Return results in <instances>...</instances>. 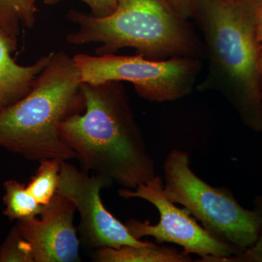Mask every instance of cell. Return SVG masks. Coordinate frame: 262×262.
<instances>
[{"mask_svg":"<svg viewBox=\"0 0 262 262\" xmlns=\"http://www.w3.org/2000/svg\"><path fill=\"white\" fill-rule=\"evenodd\" d=\"M207 61L196 85L215 91L236 110L245 126L262 132L261 43L256 33L258 0H194Z\"/></svg>","mask_w":262,"mask_h":262,"instance_id":"1","label":"cell"},{"mask_svg":"<svg viewBox=\"0 0 262 262\" xmlns=\"http://www.w3.org/2000/svg\"><path fill=\"white\" fill-rule=\"evenodd\" d=\"M85 108L62 122L60 134L82 169L125 189L155 177V165L121 82H82Z\"/></svg>","mask_w":262,"mask_h":262,"instance_id":"2","label":"cell"},{"mask_svg":"<svg viewBox=\"0 0 262 262\" xmlns=\"http://www.w3.org/2000/svg\"><path fill=\"white\" fill-rule=\"evenodd\" d=\"M85 101L73 57L51 52V59L21 99L0 113V146L32 161L77 159L62 139V122L83 113Z\"/></svg>","mask_w":262,"mask_h":262,"instance_id":"3","label":"cell"},{"mask_svg":"<svg viewBox=\"0 0 262 262\" xmlns=\"http://www.w3.org/2000/svg\"><path fill=\"white\" fill-rule=\"evenodd\" d=\"M67 18L77 27L67 34V43H99L97 56L131 48L136 54L152 61L177 57L203 61L205 58L201 38L166 0H117L116 9L106 16L72 9Z\"/></svg>","mask_w":262,"mask_h":262,"instance_id":"4","label":"cell"},{"mask_svg":"<svg viewBox=\"0 0 262 262\" xmlns=\"http://www.w3.org/2000/svg\"><path fill=\"white\" fill-rule=\"evenodd\" d=\"M163 172L166 198L187 208L207 232L242 251L255 244L260 223L256 212L241 206L228 188L202 180L191 169L187 151L172 149Z\"/></svg>","mask_w":262,"mask_h":262,"instance_id":"5","label":"cell"},{"mask_svg":"<svg viewBox=\"0 0 262 262\" xmlns=\"http://www.w3.org/2000/svg\"><path fill=\"white\" fill-rule=\"evenodd\" d=\"M81 80L97 85L110 82H130L140 97L149 102L174 101L192 92L203 67L202 60L177 57L164 61L141 55L73 56Z\"/></svg>","mask_w":262,"mask_h":262,"instance_id":"6","label":"cell"},{"mask_svg":"<svg viewBox=\"0 0 262 262\" xmlns=\"http://www.w3.org/2000/svg\"><path fill=\"white\" fill-rule=\"evenodd\" d=\"M118 193L124 199L140 198L149 202L159 212L160 221L156 225H151L149 220L141 222L129 219L126 221L125 225L136 239L149 236L159 245L165 243L178 245L184 253L198 255L201 257L196 260L198 262H216L242 252L239 248L207 232L187 208H179L169 201L160 176H155L134 190L121 188Z\"/></svg>","mask_w":262,"mask_h":262,"instance_id":"7","label":"cell"},{"mask_svg":"<svg viewBox=\"0 0 262 262\" xmlns=\"http://www.w3.org/2000/svg\"><path fill=\"white\" fill-rule=\"evenodd\" d=\"M113 184L101 176L90 174L67 161L62 162L57 193L68 198L78 211L81 244L89 250L149 244L148 241L133 237L125 224L103 204L101 191Z\"/></svg>","mask_w":262,"mask_h":262,"instance_id":"8","label":"cell"},{"mask_svg":"<svg viewBox=\"0 0 262 262\" xmlns=\"http://www.w3.org/2000/svg\"><path fill=\"white\" fill-rule=\"evenodd\" d=\"M75 205L56 193L42 214L17 221L16 227L32 248L34 262L80 261V241L74 226Z\"/></svg>","mask_w":262,"mask_h":262,"instance_id":"9","label":"cell"},{"mask_svg":"<svg viewBox=\"0 0 262 262\" xmlns=\"http://www.w3.org/2000/svg\"><path fill=\"white\" fill-rule=\"evenodd\" d=\"M18 42L0 31V113L24 97L51 59V53L30 65H20L12 57Z\"/></svg>","mask_w":262,"mask_h":262,"instance_id":"10","label":"cell"},{"mask_svg":"<svg viewBox=\"0 0 262 262\" xmlns=\"http://www.w3.org/2000/svg\"><path fill=\"white\" fill-rule=\"evenodd\" d=\"M93 259L98 262H192L190 255L177 248L149 242L146 246L103 247L95 250Z\"/></svg>","mask_w":262,"mask_h":262,"instance_id":"11","label":"cell"},{"mask_svg":"<svg viewBox=\"0 0 262 262\" xmlns=\"http://www.w3.org/2000/svg\"><path fill=\"white\" fill-rule=\"evenodd\" d=\"M37 0H0V31L18 42L20 28L32 29L37 20Z\"/></svg>","mask_w":262,"mask_h":262,"instance_id":"12","label":"cell"},{"mask_svg":"<svg viewBox=\"0 0 262 262\" xmlns=\"http://www.w3.org/2000/svg\"><path fill=\"white\" fill-rule=\"evenodd\" d=\"M3 187L5 206L3 214L10 221L25 220L42 214L44 206L36 201L23 183L8 180L3 184Z\"/></svg>","mask_w":262,"mask_h":262,"instance_id":"13","label":"cell"},{"mask_svg":"<svg viewBox=\"0 0 262 262\" xmlns=\"http://www.w3.org/2000/svg\"><path fill=\"white\" fill-rule=\"evenodd\" d=\"M62 162L58 159L40 160L37 171L27 184L29 192L42 206L48 204L57 193Z\"/></svg>","mask_w":262,"mask_h":262,"instance_id":"14","label":"cell"},{"mask_svg":"<svg viewBox=\"0 0 262 262\" xmlns=\"http://www.w3.org/2000/svg\"><path fill=\"white\" fill-rule=\"evenodd\" d=\"M0 262H34L32 248L22 237L16 225L0 245Z\"/></svg>","mask_w":262,"mask_h":262,"instance_id":"15","label":"cell"},{"mask_svg":"<svg viewBox=\"0 0 262 262\" xmlns=\"http://www.w3.org/2000/svg\"><path fill=\"white\" fill-rule=\"evenodd\" d=\"M253 210L260 220L258 237L255 244L238 254L221 258L218 262H262V190L253 201Z\"/></svg>","mask_w":262,"mask_h":262,"instance_id":"16","label":"cell"},{"mask_svg":"<svg viewBox=\"0 0 262 262\" xmlns=\"http://www.w3.org/2000/svg\"><path fill=\"white\" fill-rule=\"evenodd\" d=\"M47 5H54L63 0H42ZM89 7L91 14L96 17H104L113 13L116 9L117 0H79Z\"/></svg>","mask_w":262,"mask_h":262,"instance_id":"17","label":"cell"},{"mask_svg":"<svg viewBox=\"0 0 262 262\" xmlns=\"http://www.w3.org/2000/svg\"><path fill=\"white\" fill-rule=\"evenodd\" d=\"M169 3L184 18L194 16V0H168Z\"/></svg>","mask_w":262,"mask_h":262,"instance_id":"18","label":"cell"},{"mask_svg":"<svg viewBox=\"0 0 262 262\" xmlns=\"http://www.w3.org/2000/svg\"><path fill=\"white\" fill-rule=\"evenodd\" d=\"M256 33L258 41L262 43V0L258 1L256 8Z\"/></svg>","mask_w":262,"mask_h":262,"instance_id":"19","label":"cell"},{"mask_svg":"<svg viewBox=\"0 0 262 262\" xmlns=\"http://www.w3.org/2000/svg\"><path fill=\"white\" fill-rule=\"evenodd\" d=\"M261 70H262V43H261Z\"/></svg>","mask_w":262,"mask_h":262,"instance_id":"20","label":"cell"}]
</instances>
